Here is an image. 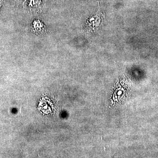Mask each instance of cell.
<instances>
[{"mask_svg": "<svg viewBox=\"0 0 158 158\" xmlns=\"http://www.w3.org/2000/svg\"><path fill=\"white\" fill-rule=\"evenodd\" d=\"M103 17H104V15H103L102 13H101L99 10L96 15L92 16L87 21L86 24L87 30L89 31H95L97 30L99 25L102 22Z\"/></svg>", "mask_w": 158, "mask_h": 158, "instance_id": "obj_1", "label": "cell"}]
</instances>
